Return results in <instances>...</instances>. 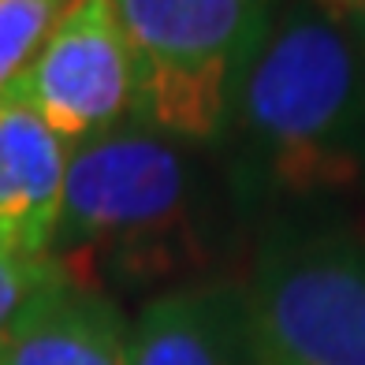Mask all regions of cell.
<instances>
[{"label": "cell", "instance_id": "cell-6", "mask_svg": "<svg viewBox=\"0 0 365 365\" xmlns=\"http://www.w3.org/2000/svg\"><path fill=\"white\" fill-rule=\"evenodd\" d=\"M68 153L45 120L11 90L0 101V254L48 257L63 205Z\"/></svg>", "mask_w": 365, "mask_h": 365}, {"label": "cell", "instance_id": "cell-4", "mask_svg": "<svg viewBox=\"0 0 365 365\" xmlns=\"http://www.w3.org/2000/svg\"><path fill=\"white\" fill-rule=\"evenodd\" d=\"M257 365H365V239L272 217L242 287Z\"/></svg>", "mask_w": 365, "mask_h": 365}, {"label": "cell", "instance_id": "cell-3", "mask_svg": "<svg viewBox=\"0 0 365 365\" xmlns=\"http://www.w3.org/2000/svg\"><path fill=\"white\" fill-rule=\"evenodd\" d=\"M135 56L130 120L182 145L227 135L272 23L269 0H108Z\"/></svg>", "mask_w": 365, "mask_h": 365}, {"label": "cell", "instance_id": "cell-14", "mask_svg": "<svg viewBox=\"0 0 365 365\" xmlns=\"http://www.w3.org/2000/svg\"><path fill=\"white\" fill-rule=\"evenodd\" d=\"M68 4H71V0H68Z\"/></svg>", "mask_w": 365, "mask_h": 365}, {"label": "cell", "instance_id": "cell-12", "mask_svg": "<svg viewBox=\"0 0 365 365\" xmlns=\"http://www.w3.org/2000/svg\"><path fill=\"white\" fill-rule=\"evenodd\" d=\"M324 4H343V8H351V11H354V8L361 4V0H324Z\"/></svg>", "mask_w": 365, "mask_h": 365}, {"label": "cell", "instance_id": "cell-13", "mask_svg": "<svg viewBox=\"0 0 365 365\" xmlns=\"http://www.w3.org/2000/svg\"><path fill=\"white\" fill-rule=\"evenodd\" d=\"M354 11H358V15H365V0H361V4H358V8H354Z\"/></svg>", "mask_w": 365, "mask_h": 365}, {"label": "cell", "instance_id": "cell-8", "mask_svg": "<svg viewBox=\"0 0 365 365\" xmlns=\"http://www.w3.org/2000/svg\"><path fill=\"white\" fill-rule=\"evenodd\" d=\"M127 331L112 298L60 279L0 336V365H127Z\"/></svg>", "mask_w": 365, "mask_h": 365}, {"label": "cell", "instance_id": "cell-5", "mask_svg": "<svg viewBox=\"0 0 365 365\" xmlns=\"http://www.w3.org/2000/svg\"><path fill=\"white\" fill-rule=\"evenodd\" d=\"M15 90L68 149L127 123L135 56L108 0H71Z\"/></svg>", "mask_w": 365, "mask_h": 365}, {"label": "cell", "instance_id": "cell-10", "mask_svg": "<svg viewBox=\"0 0 365 365\" xmlns=\"http://www.w3.org/2000/svg\"><path fill=\"white\" fill-rule=\"evenodd\" d=\"M60 279H71L53 257L23 261V257H4L0 254V336L26 313V306Z\"/></svg>", "mask_w": 365, "mask_h": 365}, {"label": "cell", "instance_id": "cell-1", "mask_svg": "<svg viewBox=\"0 0 365 365\" xmlns=\"http://www.w3.org/2000/svg\"><path fill=\"white\" fill-rule=\"evenodd\" d=\"M239 217L365 182V56L346 23L309 4L272 11L227 135Z\"/></svg>", "mask_w": 365, "mask_h": 365}, {"label": "cell", "instance_id": "cell-11", "mask_svg": "<svg viewBox=\"0 0 365 365\" xmlns=\"http://www.w3.org/2000/svg\"><path fill=\"white\" fill-rule=\"evenodd\" d=\"M346 30H351L354 45L361 48V56H365V15H358V11H346Z\"/></svg>", "mask_w": 365, "mask_h": 365}, {"label": "cell", "instance_id": "cell-7", "mask_svg": "<svg viewBox=\"0 0 365 365\" xmlns=\"http://www.w3.org/2000/svg\"><path fill=\"white\" fill-rule=\"evenodd\" d=\"M127 365H257L242 287H179L153 298L127 331Z\"/></svg>", "mask_w": 365, "mask_h": 365}, {"label": "cell", "instance_id": "cell-9", "mask_svg": "<svg viewBox=\"0 0 365 365\" xmlns=\"http://www.w3.org/2000/svg\"><path fill=\"white\" fill-rule=\"evenodd\" d=\"M68 0H0V101L19 86Z\"/></svg>", "mask_w": 365, "mask_h": 365}, {"label": "cell", "instance_id": "cell-2", "mask_svg": "<svg viewBox=\"0 0 365 365\" xmlns=\"http://www.w3.org/2000/svg\"><path fill=\"white\" fill-rule=\"evenodd\" d=\"M212 187L190 145L135 120L68 153L53 257L75 284L157 279L209 250Z\"/></svg>", "mask_w": 365, "mask_h": 365}]
</instances>
